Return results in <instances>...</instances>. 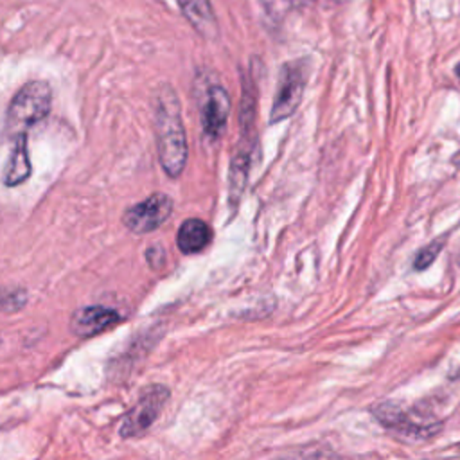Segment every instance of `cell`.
Segmentation results:
<instances>
[{
	"label": "cell",
	"instance_id": "obj_15",
	"mask_svg": "<svg viewBox=\"0 0 460 460\" xmlns=\"http://www.w3.org/2000/svg\"><path fill=\"white\" fill-rule=\"evenodd\" d=\"M456 74H458V75H460V65H458V66H456Z\"/></svg>",
	"mask_w": 460,
	"mask_h": 460
},
{
	"label": "cell",
	"instance_id": "obj_9",
	"mask_svg": "<svg viewBox=\"0 0 460 460\" xmlns=\"http://www.w3.org/2000/svg\"><path fill=\"white\" fill-rule=\"evenodd\" d=\"M120 314L115 309L104 305H86L72 314L70 329L75 336L88 338L99 334L120 322Z\"/></svg>",
	"mask_w": 460,
	"mask_h": 460
},
{
	"label": "cell",
	"instance_id": "obj_12",
	"mask_svg": "<svg viewBox=\"0 0 460 460\" xmlns=\"http://www.w3.org/2000/svg\"><path fill=\"white\" fill-rule=\"evenodd\" d=\"M29 174H31V160L27 153V135H22L14 138V146L11 149V155L4 171V183L7 187H14L25 181Z\"/></svg>",
	"mask_w": 460,
	"mask_h": 460
},
{
	"label": "cell",
	"instance_id": "obj_5",
	"mask_svg": "<svg viewBox=\"0 0 460 460\" xmlns=\"http://www.w3.org/2000/svg\"><path fill=\"white\" fill-rule=\"evenodd\" d=\"M169 390L164 385H151L147 386L135 406L126 413L120 424V437L131 438L142 435L162 413L164 406L169 401Z\"/></svg>",
	"mask_w": 460,
	"mask_h": 460
},
{
	"label": "cell",
	"instance_id": "obj_4",
	"mask_svg": "<svg viewBox=\"0 0 460 460\" xmlns=\"http://www.w3.org/2000/svg\"><path fill=\"white\" fill-rule=\"evenodd\" d=\"M307 75H309V68H307V63L302 59L282 65L271 113H270V122H280L289 115H293V111L298 108L302 101V95L307 84Z\"/></svg>",
	"mask_w": 460,
	"mask_h": 460
},
{
	"label": "cell",
	"instance_id": "obj_2",
	"mask_svg": "<svg viewBox=\"0 0 460 460\" xmlns=\"http://www.w3.org/2000/svg\"><path fill=\"white\" fill-rule=\"evenodd\" d=\"M52 106V92L45 81H29L13 97L7 117L5 133L9 138L27 135L29 128L43 120Z\"/></svg>",
	"mask_w": 460,
	"mask_h": 460
},
{
	"label": "cell",
	"instance_id": "obj_8",
	"mask_svg": "<svg viewBox=\"0 0 460 460\" xmlns=\"http://www.w3.org/2000/svg\"><path fill=\"white\" fill-rule=\"evenodd\" d=\"M372 411H374L376 419L385 428L394 429V431L401 433L402 437H410V438H417V440L429 437L438 428V424L433 426L429 422H420V420L415 422L406 410H402V408H399V406H395L392 402L379 404Z\"/></svg>",
	"mask_w": 460,
	"mask_h": 460
},
{
	"label": "cell",
	"instance_id": "obj_6",
	"mask_svg": "<svg viewBox=\"0 0 460 460\" xmlns=\"http://www.w3.org/2000/svg\"><path fill=\"white\" fill-rule=\"evenodd\" d=\"M172 212V199L164 192H155L142 199L140 203L129 207L122 221L126 228L135 234H147L164 225Z\"/></svg>",
	"mask_w": 460,
	"mask_h": 460
},
{
	"label": "cell",
	"instance_id": "obj_1",
	"mask_svg": "<svg viewBox=\"0 0 460 460\" xmlns=\"http://www.w3.org/2000/svg\"><path fill=\"white\" fill-rule=\"evenodd\" d=\"M155 135L164 171L176 178L187 164V138L180 102L171 86H162L155 99Z\"/></svg>",
	"mask_w": 460,
	"mask_h": 460
},
{
	"label": "cell",
	"instance_id": "obj_14",
	"mask_svg": "<svg viewBox=\"0 0 460 460\" xmlns=\"http://www.w3.org/2000/svg\"><path fill=\"white\" fill-rule=\"evenodd\" d=\"M291 4H296V5H304V4H309V2H313V0H289Z\"/></svg>",
	"mask_w": 460,
	"mask_h": 460
},
{
	"label": "cell",
	"instance_id": "obj_7",
	"mask_svg": "<svg viewBox=\"0 0 460 460\" xmlns=\"http://www.w3.org/2000/svg\"><path fill=\"white\" fill-rule=\"evenodd\" d=\"M230 115V97L221 84H210L201 101V128L203 133L216 140L223 135Z\"/></svg>",
	"mask_w": 460,
	"mask_h": 460
},
{
	"label": "cell",
	"instance_id": "obj_3",
	"mask_svg": "<svg viewBox=\"0 0 460 460\" xmlns=\"http://www.w3.org/2000/svg\"><path fill=\"white\" fill-rule=\"evenodd\" d=\"M253 120H255V99L253 92L246 86L243 93V104H241V137L237 138L235 151L232 155L230 162V176H228V194L230 203L235 205L246 187L248 181V171H250V158L253 149Z\"/></svg>",
	"mask_w": 460,
	"mask_h": 460
},
{
	"label": "cell",
	"instance_id": "obj_13",
	"mask_svg": "<svg viewBox=\"0 0 460 460\" xmlns=\"http://www.w3.org/2000/svg\"><path fill=\"white\" fill-rule=\"evenodd\" d=\"M442 241H444V239L440 237V239H437V241L426 244V246L417 253V257H415V270H426V268L437 259V255H438L440 250H442Z\"/></svg>",
	"mask_w": 460,
	"mask_h": 460
},
{
	"label": "cell",
	"instance_id": "obj_16",
	"mask_svg": "<svg viewBox=\"0 0 460 460\" xmlns=\"http://www.w3.org/2000/svg\"><path fill=\"white\" fill-rule=\"evenodd\" d=\"M0 307H2V302H0Z\"/></svg>",
	"mask_w": 460,
	"mask_h": 460
},
{
	"label": "cell",
	"instance_id": "obj_10",
	"mask_svg": "<svg viewBox=\"0 0 460 460\" xmlns=\"http://www.w3.org/2000/svg\"><path fill=\"white\" fill-rule=\"evenodd\" d=\"M212 241L210 226L198 217H189L181 223L176 234V244L183 253H198Z\"/></svg>",
	"mask_w": 460,
	"mask_h": 460
},
{
	"label": "cell",
	"instance_id": "obj_11",
	"mask_svg": "<svg viewBox=\"0 0 460 460\" xmlns=\"http://www.w3.org/2000/svg\"><path fill=\"white\" fill-rule=\"evenodd\" d=\"M181 14L189 20V23L207 38H214L217 34L216 14L210 5V0H178Z\"/></svg>",
	"mask_w": 460,
	"mask_h": 460
}]
</instances>
